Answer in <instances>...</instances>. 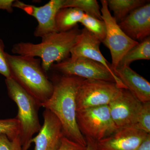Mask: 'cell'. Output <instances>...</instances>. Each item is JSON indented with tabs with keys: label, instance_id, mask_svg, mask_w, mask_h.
I'll list each match as a JSON object with an SVG mask.
<instances>
[{
	"label": "cell",
	"instance_id": "obj_1",
	"mask_svg": "<svg viewBox=\"0 0 150 150\" xmlns=\"http://www.w3.org/2000/svg\"><path fill=\"white\" fill-rule=\"evenodd\" d=\"M84 79L75 76L54 75L50 79L53 84V93L41 105L59 119L64 137L86 147L85 138L77 123L76 103L78 89Z\"/></svg>",
	"mask_w": 150,
	"mask_h": 150
},
{
	"label": "cell",
	"instance_id": "obj_2",
	"mask_svg": "<svg viewBox=\"0 0 150 150\" xmlns=\"http://www.w3.org/2000/svg\"><path fill=\"white\" fill-rule=\"evenodd\" d=\"M77 25L67 32H54L42 38L40 43L21 42L13 46L12 52L15 55L38 57L41 67L46 73L53 64L70 57V52L76 42L81 32Z\"/></svg>",
	"mask_w": 150,
	"mask_h": 150
},
{
	"label": "cell",
	"instance_id": "obj_3",
	"mask_svg": "<svg viewBox=\"0 0 150 150\" xmlns=\"http://www.w3.org/2000/svg\"><path fill=\"white\" fill-rule=\"evenodd\" d=\"M6 57L11 78L41 105L47 101L54 88L52 83L41 67L40 59L11 55L6 52Z\"/></svg>",
	"mask_w": 150,
	"mask_h": 150
},
{
	"label": "cell",
	"instance_id": "obj_4",
	"mask_svg": "<svg viewBox=\"0 0 150 150\" xmlns=\"http://www.w3.org/2000/svg\"><path fill=\"white\" fill-rule=\"evenodd\" d=\"M8 96L18 108L16 118L20 123L19 139L23 150H28L33 136L41 128L38 110L41 103L17 83L12 78L5 79Z\"/></svg>",
	"mask_w": 150,
	"mask_h": 150
},
{
	"label": "cell",
	"instance_id": "obj_5",
	"mask_svg": "<svg viewBox=\"0 0 150 150\" xmlns=\"http://www.w3.org/2000/svg\"><path fill=\"white\" fill-rule=\"evenodd\" d=\"M76 121L83 136L96 142L113 134L118 129L112 121L108 105L77 110Z\"/></svg>",
	"mask_w": 150,
	"mask_h": 150
},
{
	"label": "cell",
	"instance_id": "obj_6",
	"mask_svg": "<svg viewBox=\"0 0 150 150\" xmlns=\"http://www.w3.org/2000/svg\"><path fill=\"white\" fill-rule=\"evenodd\" d=\"M122 89L113 82L84 79L77 94L76 111L108 105L118 96Z\"/></svg>",
	"mask_w": 150,
	"mask_h": 150
},
{
	"label": "cell",
	"instance_id": "obj_7",
	"mask_svg": "<svg viewBox=\"0 0 150 150\" xmlns=\"http://www.w3.org/2000/svg\"><path fill=\"white\" fill-rule=\"evenodd\" d=\"M100 12L101 18L106 28V34L103 42L111 54L112 71L118 67L126 53L139 42L133 40L123 32L118 23L111 15L108 6L107 0H102Z\"/></svg>",
	"mask_w": 150,
	"mask_h": 150
},
{
	"label": "cell",
	"instance_id": "obj_8",
	"mask_svg": "<svg viewBox=\"0 0 150 150\" xmlns=\"http://www.w3.org/2000/svg\"><path fill=\"white\" fill-rule=\"evenodd\" d=\"M51 70L62 74L75 76L84 79L98 80L115 83L113 76L105 67L84 57H69L62 62L54 63L50 68Z\"/></svg>",
	"mask_w": 150,
	"mask_h": 150
},
{
	"label": "cell",
	"instance_id": "obj_9",
	"mask_svg": "<svg viewBox=\"0 0 150 150\" xmlns=\"http://www.w3.org/2000/svg\"><path fill=\"white\" fill-rule=\"evenodd\" d=\"M64 1V0H51L44 5L37 7L15 1L13 7L22 10L37 20L38 25L33 34L35 37L42 38L50 33L58 32L55 18L58 11L63 8Z\"/></svg>",
	"mask_w": 150,
	"mask_h": 150
},
{
	"label": "cell",
	"instance_id": "obj_10",
	"mask_svg": "<svg viewBox=\"0 0 150 150\" xmlns=\"http://www.w3.org/2000/svg\"><path fill=\"white\" fill-rule=\"evenodd\" d=\"M142 104L129 90L122 89L118 96L108 105L117 129L136 125Z\"/></svg>",
	"mask_w": 150,
	"mask_h": 150
},
{
	"label": "cell",
	"instance_id": "obj_11",
	"mask_svg": "<svg viewBox=\"0 0 150 150\" xmlns=\"http://www.w3.org/2000/svg\"><path fill=\"white\" fill-rule=\"evenodd\" d=\"M101 42L85 28L81 30L76 42L70 52L72 58L82 57L93 60L105 67L111 73L115 83L121 88L127 89L126 86L115 74L111 64L108 62L100 50Z\"/></svg>",
	"mask_w": 150,
	"mask_h": 150
},
{
	"label": "cell",
	"instance_id": "obj_12",
	"mask_svg": "<svg viewBox=\"0 0 150 150\" xmlns=\"http://www.w3.org/2000/svg\"><path fill=\"white\" fill-rule=\"evenodd\" d=\"M148 134L135 125L119 128L97 142L98 148V150H137Z\"/></svg>",
	"mask_w": 150,
	"mask_h": 150
},
{
	"label": "cell",
	"instance_id": "obj_13",
	"mask_svg": "<svg viewBox=\"0 0 150 150\" xmlns=\"http://www.w3.org/2000/svg\"><path fill=\"white\" fill-rule=\"evenodd\" d=\"M43 123L36 137L33 138L34 150H57L64 137L61 122L48 109L43 112Z\"/></svg>",
	"mask_w": 150,
	"mask_h": 150
},
{
	"label": "cell",
	"instance_id": "obj_14",
	"mask_svg": "<svg viewBox=\"0 0 150 150\" xmlns=\"http://www.w3.org/2000/svg\"><path fill=\"white\" fill-rule=\"evenodd\" d=\"M118 24L127 36L137 42L150 36V1L131 12Z\"/></svg>",
	"mask_w": 150,
	"mask_h": 150
},
{
	"label": "cell",
	"instance_id": "obj_15",
	"mask_svg": "<svg viewBox=\"0 0 150 150\" xmlns=\"http://www.w3.org/2000/svg\"><path fill=\"white\" fill-rule=\"evenodd\" d=\"M127 89L142 103L150 101V83L129 66H118L113 70Z\"/></svg>",
	"mask_w": 150,
	"mask_h": 150
},
{
	"label": "cell",
	"instance_id": "obj_16",
	"mask_svg": "<svg viewBox=\"0 0 150 150\" xmlns=\"http://www.w3.org/2000/svg\"><path fill=\"white\" fill-rule=\"evenodd\" d=\"M84 13L74 8H63L56 13L55 25L58 32H65L73 29L80 23Z\"/></svg>",
	"mask_w": 150,
	"mask_h": 150
},
{
	"label": "cell",
	"instance_id": "obj_17",
	"mask_svg": "<svg viewBox=\"0 0 150 150\" xmlns=\"http://www.w3.org/2000/svg\"><path fill=\"white\" fill-rule=\"evenodd\" d=\"M146 0H107L108 9L113 11V17L119 23L131 12L149 2Z\"/></svg>",
	"mask_w": 150,
	"mask_h": 150
},
{
	"label": "cell",
	"instance_id": "obj_18",
	"mask_svg": "<svg viewBox=\"0 0 150 150\" xmlns=\"http://www.w3.org/2000/svg\"><path fill=\"white\" fill-rule=\"evenodd\" d=\"M150 59V37L149 36L131 48L123 56L118 66H129L131 63L137 60Z\"/></svg>",
	"mask_w": 150,
	"mask_h": 150
},
{
	"label": "cell",
	"instance_id": "obj_19",
	"mask_svg": "<svg viewBox=\"0 0 150 150\" xmlns=\"http://www.w3.org/2000/svg\"><path fill=\"white\" fill-rule=\"evenodd\" d=\"M67 7L79 9L84 13L102 20L100 8L96 0H64L62 8Z\"/></svg>",
	"mask_w": 150,
	"mask_h": 150
},
{
	"label": "cell",
	"instance_id": "obj_20",
	"mask_svg": "<svg viewBox=\"0 0 150 150\" xmlns=\"http://www.w3.org/2000/svg\"><path fill=\"white\" fill-rule=\"evenodd\" d=\"M80 23L101 43H103L106 36V28L103 20L84 13Z\"/></svg>",
	"mask_w": 150,
	"mask_h": 150
},
{
	"label": "cell",
	"instance_id": "obj_21",
	"mask_svg": "<svg viewBox=\"0 0 150 150\" xmlns=\"http://www.w3.org/2000/svg\"><path fill=\"white\" fill-rule=\"evenodd\" d=\"M20 123L16 118L0 119V134H5L9 139L19 137Z\"/></svg>",
	"mask_w": 150,
	"mask_h": 150
},
{
	"label": "cell",
	"instance_id": "obj_22",
	"mask_svg": "<svg viewBox=\"0 0 150 150\" xmlns=\"http://www.w3.org/2000/svg\"><path fill=\"white\" fill-rule=\"evenodd\" d=\"M135 126L147 134H150V101L143 103L142 109Z\"/></svg>",
	"mask_w": 150,
	"mask_h": 150
},
{
	"label": "cell",
	"instance_id": "obj_23",
	"mask_svg": "<svg viewBox=\"0 0 150 150\" xmlns=\"http://www.w3.org/2000/svg\"><path fill=\"white\" fill-rule=\"evenodd\" d=\"M0 150H23L19 137L12 141L5 134H0Z\"/></svg>",
	"mask_w": 150,
	"mask_h": 150
},
{
	"label": "cell",
	"instance_id": "obj_24",
	"mask_svg": "<svg viewBox=\"0 0 150 150\" xmlns=\"http://www.w3.org/2000/svg\"><path fill=\"white\" fill-rule=\"evenodd\" d=\"M4 50V43L0 38V74L6 79H9L11 78V76Z\"/></svg>",
	"mask_w": 150,
	"mask_h": 150
},
{
	"label": "cell",
	"instance_id": "obj_25",
	"mask_svg": "<svg viewBox=\"0 0 150 150\" xmlns=\"http://www.w3.org/2000/svg\"><path fill=\"white\" fill-rule=\"evenodd\" d=\"M85 147L73 142L66 137L62 138L60 146L57 150H85Z\"/></svg>",
	"mask_w": 150,
	"mask_h": 150
},
{
	"label": "cell",
	"instance_id": "obj_26",
	"mask_svg": "<svg viewBox=\"0 0 150 150\" xmlns=\"http://www.w3.org/2000/svg\"><path fill=\"white\" fill-rule=\"evenodd\" d=\"M14 0H0V10H6L9 13H12L13 11V7Z\"/></svg>",
	"mask_w": 150,
	"mask_h": 150
},
{
	"label": "cell",
	"instance_id": "obj_27",
	"mask_svg": "<svg viewBox=\"0 0 150 150\" xmlns=\"http://www.w3.org/2000/svg\"><path fill=\"white\" fill-rule=\"evenodd\" d=\"M86 145L85 150H98L97 142L90 138H85Z\"/></svg>",
	"mask_w": 150,
	"mask_h": 150
},
{
	"label": "cell",
	"instance_id": "obj_28",
	"mask_svg": "<svg viewBox=\"0 0 150 150\" xmlns=\"http://www.w3.org/2000/svg\"><path fill=\"white\" fill-rule=\"evenodd\" d=\"M137 150H150V134H148Z\"/></svg>",
	"mask_w": 150,
	"mask_h": 150
}]
</instances>
